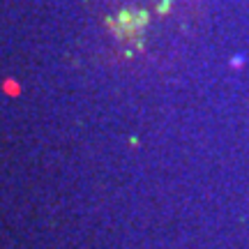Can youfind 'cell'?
<instances>
[{
	"mask_svg": "<svg viewBox=\"0 0 249 249\" xmlns=\"http://www.w3.org/2000/svg\"><path fill=\"white\" fill-rule=\"evenodd\" d=\"M5 92H7V95H18V92H21V86H18L17 81H5Z\"/></svg>",
	"mask_w": 249,
	"mask_h": 249,
	"instance_id": "6da1fadb",
	"label": "cell"
},
{
	"mask_svg": "<svg viewBox=\"0 0 249 249\" xmlns=\"http://www.w3.org/2000/svg\"><path fill=\"white\" fill-rule=\"evenodd\" d=\"M169 7H171V0H164V2L160 5V12L164 14V12H169Z\"/></svg>",
	"mask_w": 249,
	"mask_h": 249,
	"instance_id": "7a4b0ae2",
	"label": "cell"
}]
</instances>
